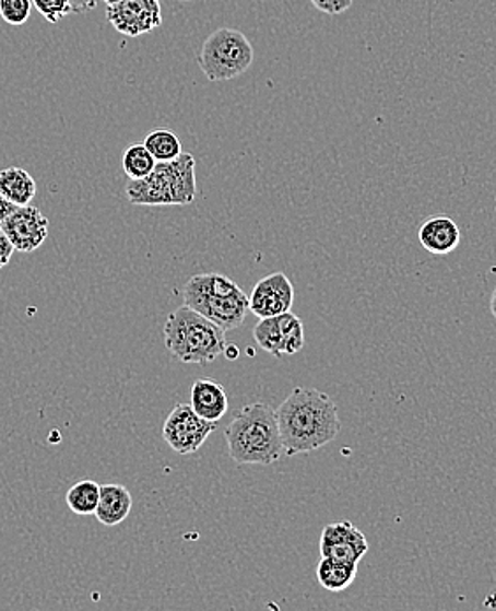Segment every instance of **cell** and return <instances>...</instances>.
Wrapping results in <instances>:
<instances>
[{"mask_svg":"<svg viewBox=\"0 0 496 611\" xmlns=\"http://www.w3.org/2000/svg\"><path fill=\"white\" fill-rule=\"evenodd\" d=\"M253 340L271 356L280 359L284 354H298L305 348V327L296 314L262 317L253 328Z\"/></svg>","mask_w":496,"mask_h":611,"instance_id":"ba28073f","label":"cell"},{"mask_svg":"<svg viewBox=\"0 0 496 611\" xmlns=\"http://www.w3.org/2000/svg\"><path fill=\"white\" fill-rule=\"evenodd\" d=\"M180 2H192V0H180Z\"/></svg>","mask_w":496,"mask_h":611,"instance_id":"f546056e","label":"cell"},{"mask_svg":"<svg viewBox=\"0 0 496 611\" xmlns=\"http://www.w3.org/2000/svg\"><path fill=\"white\" fill-rule=\"evenodd\" d=\"M184 302L187 307L194 308L196 313L203 314L210 321L215 322L224 331L238 330L247 319L250 307L248 296L244 291L238 295H213L201 284L199 277L194 275L184 285Z\"/></svg>","mask_w":496,"mask_h":611,"instance_id":"8992f818","label":"cell"},{"mask_svg":"<svg viewBox=\"0 0 496 611\" xmlns=\"http://www.w3.org/2000/svg\"><path fill=\"white\" fill-rule=\"evenodd\" d=\"M164 344L173 359L181 363H206L226 353V331L194 308H176L164 322Z\"/></svg>","mask_w":496,"mask_h":611,"instance_id":"3957f363","label":"cell"},{"mask_svg":"<svg viewBox=\"0 0 496 611\" xmlns=\"http://www.w3.org/2000/svg\"><path fill=\"white\" fill-rule=\"evenodd\" d=\"M217 431V423L206 422L196 414L190 403H178L163 426V437L167 446L178 455H192L198 451L208 437Z\"/></svg>","mask_w":496,"mask_h":611,"instance_id":"52a82bcc","label":"cell"},{"mask_svg":"<svg viewBox=\"0 0 496 611\" xmlns=\"http://www.w3.org/2000/svg\"><path fill=\"white\" fill-rule=\"evenodd\" d=\"M357 567L359 566L322 557L321 562L317 564V581L330 592H342V590H347L356 580Z\"/></svg>","mask_w":496,"mask_h":611,"instance_id":"e0dca14e","label":"cell"},{"mask_svg":"<svg viewBox=\"0 0 496 611\" xmlns=\"http://www.w3.org/2000/svg\"><path fill=\"white\" fill-rule=\"evenodd\" d=\"M190 408L206 422L219 423L229 409L224 386L212 379H198L190 388Z\"/></svg>","mask_w":496,"mask_h":611,"instance_id":"5bb4252c","label":"cell"},{"mask_svg":"<svg viewBox=\"0 0 496 611\" xmlns=\"http://www.w3.org/2000/svg\"><path fill=\"white\" fill-rule=\"evenodd\" d=\"M253 62V48L244 32L219 28L204 39L199 68L210 82H227L241 77Z\"/></svg>","mask_w":496,"mask_h":611,"instance_id":"5b68a950","label":"cell"},{"mask_svg":"<svg viewBox=\"0 0 496 611\" xmlns=\"http://www.w3.org/2000/svg\"><path fill=\"white\" fill-rule=\"evenodd\" d=\"M106 19L123 36L140 37L163 25V5L161 0H120L108 5Z\"/></svg>","mask_w":496,"mask_h":611,"instance_id":"9c48e42d","label":"cell"},{"mask_svg":"<svg viewBox=\"0 0 496 611\" xmlns=\"http://www.w3.org/2000/svg\"><path fill=\"white\" fill-rule=\"evenodd\" d=\"M229 457L238 466H271L284 454L276 412L268 403L245 406L226 426Z\"/></svg>","mask_w":496,"mask_h":611,"instance_id":"7a4b0ae2","label":"cell"},{"mask_svg":"<svg viewBox=\"0 0 496 611\" xmlns=\"http://www.w3.org/2000/svg\"><path fill=\"white\" fill-rule=\"evenodd\" d=\"M36 180L22 168H8L0 172V195L16 207L31 204L36 198Z\"/></svg>","mask_w":496,"mask_h":611,"instance_id":"2e32d148","label":"cell"},{"mask_svg":"<svg viewBox=\"0 0 496 611\" xmlns=\"http://www.w3.org/2000/svg\"><path fill=\"white\" fill-rule=\"evenodd\" d=\"M495 201H496V198H495Z\"/></svg>","mask_w":496,"mask_h":611,"instance_id":"4dcf8cb0","label":"cell"},{"mask_svg":"<svg viewBox=\"0 0 496 611\" xmlns=\"http://www.w3.org/2000/svg\"><path fill=\"white\" fill-rule=\"evenodd\" d=\"M99 483H95L92 480L78 481L76 485L69 489L68 495H66V503H68L69 509L74 515L88 517V515H95V509H97V504H99Z\"/></svg>","mask_w":496,"mask_h":611,"instance_id":"ac0fdd59","label":"cell"},{"mask_svg":"<svg viewBox=\"0 0 496 611\" xmlns=\"http://www.w3.org/2000/svg\"><path fill=\"white\" fill-rule=\"evenodd\" d=\"M32 5L42 13L46 22L59 23L68 14L73 13L69 0H32Z\"/></svg>","mask_w":496,"mask_h":611,"instance_id":"7402d4cb","label":"cell"},{"mask_svg":"<svg viewBox=\"0 0 496 611\" xmlns=\"http://www.w3.org/2000/svg\"><path fill=\"white\" fill-rule=\"evenodd\" d=\"M104 2H106V5H111L117 4V2H120V0H104Z\"/></svg>","mask_w":496,"mask_h":611,"instance_id":"f1b7e54d","label":"cell"},{"mask_svg":"<svg viewBox=\"0 0 496 611\" xmlns=\"http://www.w3.org/2000/svg\"><path fill=\"white\" fill-rule=\"evenodd\" d=\"M126 196L132 204L141 207L194 203L198 196L196 158L181 152L173 161L157 163L149 177L129 180Z\"/></svg>","mask_w":496,"mask_h":611,"instance_id":"277c9868","label":"cell"},{"mask_svg":"<svg viewBox=\"0 0 496 611\" xmlns=\"http://www.w3.org/2000/svg\"><path fill=\"white\" fill-rule=\"evenodd\" d=\"M224 354H229V360H236L238 359V349H233L231 345H227L226 353Z\"/></svg>","mask_w":496,"mask_h":611,"instance_id":"83f0119b","label":"cell"},{"mask_svg":"<svg viewBox=\"0 0 496 611\" xmlns=\"http://www.w3.org/2000/svg\"><path fill=\"white\" fill-rule=\"evenodd\" d=\"M13 244L14 250L34 252L45 244L50 233V221L37 207H16L0 224Z\"/></svg>","mask_w":496,"mask_h":611,"instance_id":"30bf717a","label":"cell"},{"mask_svg":"<svg viewBox=\"0 0 496 611\" xmlns=\"http://www.w3.org/2000/svg\"><path fill=\"white\" fill-rule=\"evenodd\" d=\"M316 10L326 14H342L351 10L352 0H310Z\"/></svg>","mask_w":496,"mask_h":611,"instance_id":"603a6c76","label":"cell"},{"mask_svg":"<svg viewBox=\"0 0 496 611\" xmlns=\"http://www.w3.org/2000/svg\"><path fill=\"white\" fill-rule=\"evenodd\" d=\"M421 245L424 250L435 256H446L458 249L461 242V232L458 224L447 215H434V218L426 219L423 226L420 227Z\"/></svg>","mask_w":496,"mask_h":611,"instance_id":"4fadbf2b","label":"cell"},{"mask_svg":"<svg viewBox=\"0 0 496 611\" xmlns=\"http://www.w3.org/2000/svg\"><path fill=\"white\" fill-rule=\"evenodd\" d=\"M32 13V0H0V16L10 25H23Z\"/></svg>","mask_w":496,"mask_h":611,"instance_id":"44dd1931","label":"cell"},{"mask_svg":"<svg viewBox=\"0 0 496 611\" xmlns=\"http://www.w3.org/2000/svg\"><path fill=\"white\" fill-rule=\"evenodd\" d=\"M368 539L351 521H339L326 526L321 534V555L322 557L334 559V561L345 562L359 566V562L368 552Z\"/></svg>","mask_w":496,"mask_h":611,"instance_id":"7c38bea8","label":"cell"},{"mask_svg":"<svg viewBox=\"0 0 496 611\" xmlns=\"http://www.w3.org/2000/svg\"><path fill=\"white\" fill-rule=\"evenodd\" d=\"M155 166H157V161L143 143L129 145L123 152L122 168L129 180H141V178L149 177Z\"/></svg>","mask_w":496,"mask_h":611,"instance_id":"d6986e66","label":"cell"},{"mask_svg":"<svg viewBox=\"0 0 496 611\" xmlns=\"http://www.w3.org/2000/svg\"><path fill=\"white\" fill-rule=\"evenodd\" d=\"M294 304V287L290 277L284 272L270 273L258 284L253 285L252 293L248 296V307L253 316H280L290 313Z\"/></svg>","mask_w":496,"mask_h":611,"instance_id":"8fae6325","label":"cell"},{"mask_svg":"<svg viewBox=\"0 0 496 611\" xmlns=\"http://www.w3.org/2000/svg\"><path fill=\"white\" fill-rule=\"evenodd\" d=\"M132 495L123 485L101 486L99 504L95 518L104 527H117L131 515Z\"/></svg>","mask_w":496,"mask_h":611,"instance_id":"9a60e30c","label":"cell"},{"mask_svg":"<svg viewBox=\"0 0 496 611\" xmlns=\"http://www.w3.org/2000/svg\"><path fill=\"white\" fill-rule=\"evenodd\" d=\"M275 412L285 454L290 457L324 448L342 431L336 403L317 388H294Z\"/></svg>","mask_w":496,"mask_h":611,"instance_id":"6da1fadb","label":"cell"},{"mask_svg":"<svg viewBox=\"0 0 496 611\" xmlns=\"http://www.w3.org/2000/svg\"><path fill=\"white\" fill-rule=\"evenodd\" d=\"M489 310H492L493 317L496 319V287L493 291L492 299H489Z\"/></svg>","mask_w":496,"mask_h":611,"instance_id":"4316f807","label":"cell"},{"mask_svg":"<svg viewBox=\"0 0 496 611\" xmlns=\"http://www.w3.org/2000/svg\"><path fill=\"white\" fill-rule=\"evenodd\" d=\"M143 145L157 163H167L181 155V141L172 129H155L146 134Z\"/></svg>","mask_w":496,"mask_h":611,"instance_id":"ffe728a7","label":"cell"},{"mask_svg":"<svg viewBox=\"0 0 496 611\" xmlns=\"http://www.w3.org/2000/svg\"><path fill=\"white\" fill-rule=\"evenodd\" d=\"M13 244H11L10 238H8V235H5L4 230L0 227V270L10 265L11 256H13Z\"/></svg>","mask_w":496,"mask_h":611,"instance_id":"cb8c5ba5","label":"cell"},{"mask_svg":"<svg viewBox=\"0 0 496 611\" xmlns=\"http://www.w3.org/2000/svg\"><path fill=\"white\" fill-rule=\"evenodd\" d=\"M71 2V8H73V13L83 14L88 13V11L95 10L99 0H69Z\"/></svg>","mask_w":496,"mask_h":611,"instance_id":"d4e9b609","label":"cell"},{"mask_svg":"<svg viewBox=\"0 0 496 611\" xmlns=\"http://www.w3.org/2000/svg\"><path fill=\"white\" fill-rule=\"evenodd\" d=\"M14 209H16V204L10 203V201L5 200L4 196L0 195V224L4 222V219L8 218Z\"/></svg>","mask_w":496,"mask_h":611,"instance_id":"484cf974","label":"cell"}]
</instances>
